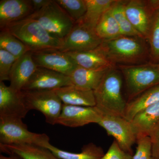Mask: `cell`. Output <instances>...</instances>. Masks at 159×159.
Masks as SVG:
<instances>
[{
	"label": "cell",
	"mask_w": 159,
	"mask_h": 159,
	"mask_svg": "<svg viewBox=\"0 0 159 159\" xmlns=\"http://www.w3.org/2000/svg\"><path fill=\"white\" fill-rule=\"evenodd\" d=\"M122 77L115 68L104 74L99 85L93 90L96 107L103 115L125 118L127 102L121 92Z\"/></svg>",
	"instance_id": "1"
},
{
	"label": "cell",
	"mask_w": 159,
	"mask_h": 159,
	"mask_svg": "<svg viewBox=\"0 0 159 159\" xmlns=\"http://www.w3.org/2000/svg\"><path fill=\"white\" fill-rule=\"evenodd\" d=\"M144 39L122 35L115 39L102 41L99 47L114 65H136L148 56Z\"/></svg>",
	"instance_id": "2"
},
{
	"label": "cell",
	"mask_w": 159,
	"mask_h": 159,
	"mask_svg": "<svg viewBox=\"0 0 159 159\" xmlns=\"http://www.w3.org/2000/svg\"><path fill=\"white\" fill-rule=\"evenodd\" d=\"M3 29L17 38L31 52L59 50L62 45V40L52 35L38 22L29 18L12 23Z\"/></svg>",
	"instance_id": "3"
},
{
	"label": "cell",
	"mask_w": 159,
	"mask_h": 159,
	"mask_svg": "<svg viewBox=\"0 0 159 159\" xmlns=\"http://www.w3.org/2000/svg\"><path fill=\"white\" fill-rule=\"evenodd\" d=\"M125 79L129 101L159 84V63L119 65Z\"/></svg>",
	"instance_id": "4"
},
{
	"label": "cell",
	"mask_w": 159,
	"mask_h": 159,
	"mask_svg": "<svg viewBox=\"0 0 159 159\" xmlns=\"http://www.w3.org/2000/svg\"><path fill=\"white\" fill-rule=\"evenodd\" d=\"M27 18L37 21L50 34L61 40L76 24L55 0H51L42 9Z\"/></svg>",
	"instance_id": "5"
},
{
	"label": "cell",
	"mask_w": 159,
	"mask_h": 159,
	"mask_svg": "<svg viewBox=\"0 0 159 159\" xmlns=\"http://www.w3.org/2000/svg\"><path fill=\"white\" fill-rule=\"evenodd\" d=\"M49 143L46 134L30 131L22 119H0L1 144H31L44 147Z\"/></svg>",
	"instance_id": "6"
},
{
	"label": "cell",
	"mask_w": 159,
	"mask_h": 159,
	"mask_svg": "<svg viewBox=\"0 0 159 159\" xmlns=\"http://www.w3.org/2000/svg\"><path fill=\"white\" fill-rule=\"evenodd\" d=\"M24 99L29 110H35L44 116L46 122L57 124L63 103L54 90H22Z\"/></svg>",
	"instance_id": "7"
},
{
	"label": "cell",
	"mask_w": 159,
	"mask_h": 159,
	"mask_svg": "<svg viewBox=\"0 0 159 159\" xmlns=\"http://www.w3.org/2000/svg\"><path fill=\"white\" fill-rule=\"evenodd\" d=\"M159 0L126 1L125 11L129 20L144 39H148L155 11Z\"/></svg>",
	"instance_id": "8"
},
{
	"label": "cell",
	"mask_w": 159,
	"mask_h": 159,
	"mask_svg": "<svg viewBox=\"0 0 159 159\" xmlns=\"http://www.w3.org/2000/svg\"><path fill=\"white\" fill-rule=\"evenodd\" d=\"M102 42L95 29L81 23H76L62 40V45L59 50L65 53L89 51L97 48Z\"/></svg>",
	"instance_id": "9"
},
{
	"label": "cell",
	"mask_w": 159,
	"mask_h": 159,
	"mask_svg": "<svg viewBox=\"0 0 159 159\" xmlns=\"http://www.w3.org/2000/svg\"><path fill=\"white\" fill-rule=\"evenodd\" d=\"M98 124L115 138L122 150L132 155V147L136 142L137 136L130 121L123 117L103 115Z\"/></svg>",
	"instance_id": "10"
},
{
	"label": "cell",
	"mask_w": 159,
	"mask_h": 159,
	"mask_svg": "<svg viewBox=\"0 0 159 159\" xmlns=\"http://www.w3.org/2000/svg\"><path fill=\"white\" fill-rule=\"evenodd\" d=\"M102 114L95 107H83L63 104L57 124L71 128L81 127L90 123L98 124Z\"/></svg>",
	"instance_id": "11"
},
{
	"label": "cell",
	"mask_w": 159,
	"mask_h": 159,
	"mask_svg": "<svg viewBox=\"0 0 159 159\" xmlns=\"http://www.w3.org/2000/svg\"><path fill=\"white\" fill-rule=\"evenodd\" d=\"M29 111L22 91L16 90L0 81V119H22Z\"/></svg>",
	"instance_id": "12"
},
{
	"label": "cell",
	"mask_w": 159,
	"mask_h": 159,
	"mask_svg": "<svg viewBox=\"0 0 159 159\" xmlns=\"http://www.w3.org/2000/svg\"><path fill=\"white\" fill-rule=\"evenodd\" d=\"M32 57L37 67L45 68L67 76H70L77 66L68 54L59 50L32 52Z\"/></svg>",
	"instance_id": "13"
},
{
	"label": "cell",
	"mask_w": 159,
	"mask_h": 159,
	"mask_svg": "<svg viewBox=\"0 0 159 159\" xmlns=\"http://www.w3.org/2000/svg\"><path fill=\"white\" fill-rule=\"evenodd\" d=\"M71 85L73 84L69 76L45 68L37 67L22 90H54Z\"/></svg>",
	"instance_id": "14"
},
{
	"label": "cell",
	"mask_w": 159,
	"mask_h": 159,
	"mask_svg": "<svg viewBox=\"0 0 159 159\" xmlns=\"http://www.w3.org/2000/svg\"><path fill=\"white\" fill-rule=\"evenodd\" d=\"M31 0H1L0 28L29 17L34 13Z\"/></svg>",
	"instance_id": "15"
},
{
	"label": "cell",
	"mask_w": 159,
	"mask_h": 159,
	"mask_svg": "<svg viewBox=\"0 0 159 159\" xmlns=\"http://www.w3.org/2000/svg\"><path fill=\"white\" fill-rule=\"evenodd\" d=\"M32 52L29 51L17 58L9 75V86L16 90H22L36 70L37 66L32 59Z\"/></svg>",
	"instance_id": "16"
},
{
	"label": "cell",
	"mask_w": 159,
	"mask_h": 159,
	"mask_svg": "<svg viewBox=\"0 0 159 159\" xmlns=\"http://www.w3.org/2000/svg\"><path fill=\"white\" fill-rule=\"evenodd\" d=\"M54 90L63 104L83 107L96 106L93 90L79 88L74 85L63 87Z\"/></svg>",
	"instance_id": "17"
},
{
	"label": "cell",
	"mask_w": 159,
	"mask_h": 159,
	"mask_svg": "<svg viewBox=\"0 0 159 159\" xmlns=\"http://www.w3.org/2000/svg\"><path fill=\"white\" fill-rule=\"evenodd\" d=\"M78 66L89 69L115 68L98 47L97 48L81 52L66 53Z\"/></svg>",
	"instance_id": "18"
},
{
	"label": "cell",
	"mask_w": 159,
	"mask_h": 159,
	"mask_svg": "<svg viewBox=\"0 0 159 159\" xmlns=\"http://www.w3.org/2000/svg\"><path fill=\"white\" fill-rule=\"evenodd\" d=\"M110 69H89L77 66L69 77L73 85L79 88L93 91L99 85L104 74Z\"/></svg>",
	"instance_id": "19"
},
{
	"label": "cell",
	"mask_w": 159,
	"mask_h": 159,
	"mask_svg": "<svg viewBox=\"0 0 159 159\" xmlns=\"http://www.w3.org/2000/svg\"><path fill=\"white\" fill-rule=\"evenodd\" d=\"M137 138L148 136L159 122V102L139 111L130 121Z\"/></svg>",
	"instance_id": "20"
},
{
	"label": "cell",
	"mask_w": 159,
	"mask_h": 159,
	"mask_svg": "<svg viewBox=\"0 0 159 159\" xmlns=\"http://www.w3.org/2000/svg\"><path fill=\"white\" fill-rule=\"evenodd\" d=\"M0 150L7 154H15L23 159H59L48 149L31 144H0Z\"/></svg>",
	"instance_id": "21"
},
{
	"label": "cell",
	"mask_w": 159,
	"mask_h": 159,
	"mask_svg": "<svg viewBox=\"0 0 159 159\" xmlns=\"http://www.w3.org/2000/svg\"><path fill=\"white\" fill-rule=\"evenodd\" d=\"M159 102V84L145 91L127 102L125 118L130 121L139 111Z\"/></svg>",
	"instance_id": "22"
},
{
	"label": "cell",
	"mask_w": 159,
	"mask_h": 159,
	"mask_svg": "<svg viewBox=\"0 0 159 159\" xmlns=\"http://www.w3.org/2000/svg\"><path fill=\"white\" fill-rule=\"evenodd\" d=\"M46 148L51 151L59 159H101L105 154L101 147L90 143L84 145L80 153H74L61 150L49 143Z\"/></svg>",
	"instance_id": "23"
},
{
	"label": "cell",
	"mask_w": 159,
	"mask_h": 159,
	"mask_svg": "<svg viewBox=\"0 0 159 159\" xmlns=\"http://www.w3.org/2000/svg\"><path fill=\"white\" fill-rule=\"evenodd\" d=\"M87 11L81 23L91 29H95L103 15L111 9L115 0H85Z\"/></svg>",
	"instance_id": "24"
},
{
	"label": "cell",
	"mask_w": 159,
	"mask_h": 159,
	"mask_svg": "<svg viewBox=\"0 0 159 159\" xmlns=\"http://www.w3.org/2000/svg\"><path fill=\"white\" fill-rule=\"evenodd\" d=\"M96 33L102 41L114 39L122 36L121 30L111 9L99 20L95 29Z\"/></svg>",
	"instance_id": "25"
},
{
	"label": "cell",
	"mask_w": 159,
	"mask_h": 159,
	"mask_svg": "<svg viewBox=\"0 0 159 159\" xmlns=\"http://www.w3.org/2000/svg\"><path fill=\"white\" fill-rule=\"evenodd\" d=\"M125 2L126 1L116 0L111 8V11L119 25L122 35L143 38L127 17L125 11Z\"/></svg>",
	"instance_id": "26"
},
{
	"label": "cell",
	"mask_w": 159,
	"mask_h": 159,
	"mask_svg": "<svg viewBox=\"0 0 159 159\" xmlns=\"http://www.w3.org/2000/svg\"><path fill=\"white\" fill-rule=\"evenodd\" d=\"M0 49L7 51L17 58L30 51L20 39L6 29L1 30L0 32Z\"/></svg>",
	"instance_id": "27"
},
{
	"label": "cell",
	"mask_w": 159,
	"mask_h": 159,
	"mask_svg": "<svg viewBox=\"0 0 159 159\" xmlns=\"http://www.w3.org/2000/svg\"><path fill=\"white\" fill-rule=\"evenodd\" d=\"M75 24L82 19L87 11L85 0H55Z\"/></svg>",
	"instance_id": "28"
},
{
	"label": "cell",
	"mask_w": 159,
	"mask_h": 159,
	"mask_svg": "<svg viewBox=\"0 0 159 159\" xmlns=\"http://www.w3.org/2000/svg\"><path fill=\"white\" fill-rule=\"evenodd\" d=\"M148 39L151 59L154 63H159V7L154 14Z\"/></svg>",
	"instance_id": "29"
},
{
	"label": "cell",
	"mask_w": 159,
	"mask_h": 159,
	"mask_svg": "<svg viewBox=\"0 0 159 159\" xmlns=\"http://www.w3.org/2000/svg\"><path fill=\"white\" fill-rule=\"evenodd\" d=\"M17 59L7 51L0 49V81L9 80L11 68Z\"/></svg>",
	"instance_id": "30"
},
{
	"label": "cell",
	"mask_w": 159,
	"mask_h": 159,
	"mask_svg": "<svg viewBox=\"0 0 159 159\" xmlns=\"http://www.w3.org/2000/svg\"><path fill=\"white\" fill-rule=\"evenodd\" d=\"M136 142V150L132 159H153L150 137L148 136L138 137Z\"/></svg>",
	"instance_id": "31"
},
{
	"label": "cell",
	"mask_w": 159,
	"mask_h": 159,
	"mask_svg": "<svg viewBox=\"0 0 159 159\" xmlns=\"http://www.w3.org/2000/svg\"><path fill=\"white\" fill-rule=\"evenodd\" d=\"M132 157L122 150L115 140L101 159H132Z\"/></svg>",
	"instance_id": "32"
},
{
	"label": "cell",
	"mask_w": 159,
	"mask_h": 159,
	"mask_svg": "<svg viewBox=\"0 0 159 159\" xmlns=\"http://www.w3.org/2000/svg\"><path fill=\"white\" fill-rule=\"evenodd\" d=\"M153 159H159V122L149 134Z\"/></svg>",
	"instance_id": "33"
},
{
	"label": "cell",
	"mask_w": 159,
	"mask_h": 159,
	"mask_svg": "<svg viewBox=\"0 0 159 159\" xmlns=\"http://www.w3.org/2000/svg\"><path fill=\"white\" fill-rule=\"evenodd\" d=\"M51 0H31L34 12L42 9Z\"/></svg>",
	"instance_id": "34"
},
{
	"label": "cell",
	"mask_w": 159,
	"mask_h": 159,
	"mask_svg": "<svg viewBox=\"0 0 159 159\" xmlns=\"http://www.w3.org/2000/svg\"><path fill=\"white\" fill-rule=\"evenodd\" d=\"M0 159H23L20 157L16 155H9V156H5L1 154L0 155Z\"/></svg>",
	"instance_id": "35"
}]
</instances>
